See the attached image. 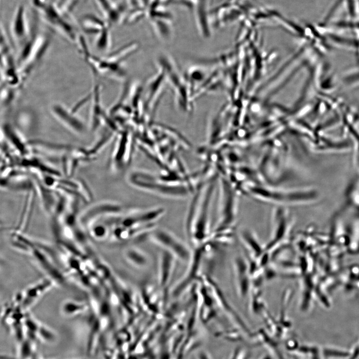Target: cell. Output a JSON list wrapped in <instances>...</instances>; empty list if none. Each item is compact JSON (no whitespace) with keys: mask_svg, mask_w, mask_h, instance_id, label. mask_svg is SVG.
<instances>
[{"mask_svg":"<svg viewBox=\"0 0 359 359\" xmlns=\"http://www.w3.org/2000/svg\"><path fill=\"white\" fill-rule=\"evenodd\" d=\"M100 92V86L96 84L91 92L90 125L93 130H96L99 126L105 114L101 104Z\"/></svg>","mask_w":359,"mask_h":359,"instance_id":"7c38bea8","label":"cell"},{"mask_svg":"<svg viewBox=\"0 0 359 359\" xmlns=\"http://www.w3.org/2000/svg\"><path fill=\"white\" fill-rule=\"evenodd\" d=\"M11 28L17 38L25 36L28 31V25L25 7L19 5L15 10L11 23Z\"/></svg>","mask_w":359,"mask_h":359,"instance_id":"5bb4252c","label":"cell"},{"mask_svg":"<svg viewBox=\"0 0 359 359\" xmlns=\"http://www.w3.org/2000/svg\"><path fill=\"white\" fill-rule=\"evenodd\" d=\"M138 44L131 42L111 53L106 59L112 62L121 63L124 60L137 51Z\"/></svg>","mask_w":359,"mask_h":359,"instance_id":"2e32d148","label":"cell"},{"mask_svg":"<svg viewBox=\"0 0 359 359\" xmlns=\"http://www.w3.org/2000/svg\"><path fill=\"white\" fill-rule=\"evenodd\" d=\"M158 72L159 73L151 79V80L150 81L147 86L146 103L148 110L151 111L154 110L156 106L158 98L161 95L164 87V83L166 82L164 73L162 69L160 68V70H159Z\"/></svg>","mask_w":359,"mask_h":359,"instance_id":"8fae6325","label":"cell"},{"mask_svg":"<svg viewBox=\"0 0 359 359\" xmlns=\"http://www.w3.org/2000/svg\"><path fill=\"white\" fill-rule=\"evenodd\" d=\"M149 129L154 141L159 146L171 148L179 153L191 148L190 143L172 128L155 124L152 125Z\"/></svg>","mask_w":359,"mask_h":359,"instance_id":"8992f818","label":"cell"},{"mask_svg":"<svg viewBox=\"0 0 359 359\" xmlns=\"http://www.w3.org/2000/svg\"><path fill=\"white\" fill-rule=\"evenodd\" d=\"M218 177L217 173L204 180L191 195L185 216L184 229L192 249L210 240L213 229L212 213Z\"/></svg>","mask_w":359,"mask_h":359,"instance_id":"6da1fadb","label":"cell"},{"mask_svg":"<svg viewBox=\"0 0 359 359\" xmlns=\"http://www.w3.org/2000/svg\"><path fill=\"white\" fill-rule=\"evenodd\" d=\"M132 186L145 192L169 199H184L191 196L197 187L191 173L183 177L167 172L134 169L127 175Z\"/></svg>","mask_w":359,"mask_h":359,"instance_id":"7a4b0ae2","label":"cell"},{"mask_svg":"<svg viewBox=\"0 0 359 359\" xmlns=\"http://www.w3.org/2000/svg\"><path fill=\"white\" fill-rule=\"evenodd\" d=\"M80 25L85 32L96 35L104 29L111 27L103 18L93 14L84 15L81 19Z\"/></svg>","mask_w":359,"mask_h":359,"instance_id":"4fadbf2b","label":"cell"},{"mask_svg":"<svg viewBox=\"0 0 359 359\" xmlns=\"http://www.w3.org/2000/svg\"><path fill=\"white\" fill-rule=\"evenodd\" d=\"M353 223L350 233L348 234V248L356 252L359 248V221Z\"/></svg>","mask_w":359,"mask_h":359,"instance_id":"ac0fdd59","label":"cell"},{"mask_svg":"<svg viewBox=\"0 0 359 359\" xmlns=\"http://www.w3.org/2000/svg\"><path fill=\"white\" fill-rule=\"evenodd\" d=\"M178 259L171 253L162 249L159 258L158 270V288L165 303L174 276Z\"/></svg>","mask_w":359,"mask_h":359,"instance_id":"52a82bcc","label":"cell"},{"mask_svg":"<svg viewBox=\"0 0 359 359\" xmlns=\"http://www.w3.org/2000/svg\"><path fill=\"white\" fill-rule=\"evenodd\" d=\"M126 4L130 10L141 9L147 11L150 0H125Z\"/></svg>","mask_w":359,"mask_h":359,"instance_id":"ffe728a7","label":"cell"},{"mask_svg":"<svg viewBox=\"0 0 359 359\" xmlns=\"http://www.w3.org/2000/svg\"><path fill=\"white\" fill-rule=\"evenodd\" d=\"M91 94L90 93L85 97L83 98L81 100L77 102V103L70 109L71 111L74 113L76 114L77 111L89 100L91 99Z\"/></svg>","mask_w":359,"mask_h":359,"instance_id":"44dd1931","label":"cell"},{"mask_svg":"<svg viewBox=\"0 0 359 359\" xmlns=\"http://www.w3.org/2000/svg\"><path fill=\"white\" fill-rule=\"evenodd\" d=\"M110 28V27H108L97 34L95 46L99 50L106 51L110 47L111 38Z\"/></svg>","mask_w":359,"mask_h":359,"instance_id":"e0dca14e","label":"cell"},{"mask_svg":"<svg viewBox=\"0 0 359 359\" xmlns=\"http://www.w3.org/2000/svg\"><path fill=\"white\" fill-rule=\"evenodd\" d=\"M45 22L68 41L76 43L79 33L56 1H47L35 5Z\"/></svg>","mask_w":359,"mask_h":359,"instance_id":"277c9868","label":"cell"},{"mask_svg":"<svg viewBox=\"0 0 359 359\" xmlns=\"http://www.w3.org/2000/svg\"><path fill=\"white\" fill-rule=\"evenodd\" d=\"M215 223L212 233L225 232L232 224L235 215V200L230 183L224 177H218L216 191Z\"/></svg>","mask_w":359,"mask_h":359,"instance_id":"3957f363","label":"cell"},{"mask_svg":"<svg viewBox=\"0 0 359 359\" xmlns=\"http://www.w3.org/2000/svg\"><path fill=\"white\" fill-rule=\"evenodd\" d=\"M126 257L131 264L140 269L146 268L151 263L150 256L139 249H129L126 252Z\"/></svg>","mask_w":359,"mask_h":359,"instance_id":"9a60e30c","label":"cell"},{"mask_svg":"<svg viewBox=\"0 0 359 359\" xmlns=\"http://www.w3.org/2000/svg\"><path fill=\"white\" fill-rule=\"evenodd\" d=\"M185 5L192 9L196 24L200 35L205 38L211 34L208 6L209 0H184Z\"/></svg>","mask_w":359,"mask_h":359,"instance_id":"9c48e42d","label":"cell"},{"mask_svg":"<svg viewBox=\"0 0 359 359\" xmlns=\"http://www.w3.org/2000/svg\"><path fill=\"white\" fill-rule=\"evenodd\" d=\"M150 240L173 255L178 260L189 263L191 255V247L169 230L156 227L148 233Z\"/></svg>","mask_w":359,"mask_h":359,"instance_id":"5b68a950","label":"cell"},{"mask_svg":"<svg viewBox=\"0 0 359 359\" xmlns=\"http://www.w3.org/2000/svg\"><path fill=\"white\" fill-rule=\"evenodd\" d=\"M84 0H58L57 4L65 14L70 16L73 10Z\"/></svg>","mask_w":359,"mask_h":359,"instance_id":"d6986e66","label":"cell"},{"mask_svg":"<svg viewBox=\"0 0 359 359\" xmlns=\"http://www.w3.org/2000/svg\"><path fill=\"white\" fill-rule=\"evenodd\" d=\"M51 111L55 118L69 130L78 134L85 132L86 127L83 121L64 105L55 103L52 105Z\"/></svg>","mask_w":359,"mask_h":359,"instance_id":"30bf717a","label":"cell"},{"mask_svg":"<svg viewBox=\"0 0 359 359\" xmlns=\"http://www.w3.org/2000/svg\"><path fill=\"white\" fill-rule=\"evenodd\" d=\"M103 18L111 26L125 23L128 14L127 5L113 0H95Z\"/></svg>","mask_w":359,"mask_h":359,"instance_id":"ba28073f","label":"cell"}]
</instances>
